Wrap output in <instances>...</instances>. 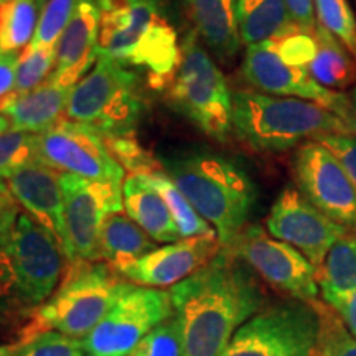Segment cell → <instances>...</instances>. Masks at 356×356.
<instances>
[{"label":"cell","mask_w":356,"mask_h":356,"mask_svg":"<svg viewBox=\"0 0 356 356\" xmlns=\"http://www.w3.org/2000/svg\"><path fill=\"white\" fill-rule=\"evenodd\" d=\"M42 8L38 0H8L0 3V50L24 51L37 32Z\"/></svg>","instance_id":"83f0119b"},{"label":"cell","mask_w":356,"mask_h":356,"mask_svg":"<svg viewBox=\"0 0 356 356\" xmlns=\"http://www.w3.org/2000/svg\"><path fill=\"white\" fill-rule=\"evenodd\" d=\"M186 17L204 47L229 63L241 48L236 0H184Z\"/></svg>","instance_id":"44dd1931"},{"label":"cell","mask_w":356,"mask_h":356,"mask_svg":"<svg viewBox=\"0 0 356 356\" xmlns=\"http://www.w3.org/2000/svg\"><path fill=\"white\" fill-rule=\"evenodd\" d=\"M19 51L0 50V101L7 97L15 89L17 65H19Z\"/></svg>","instance_id":"f35d334b"},{"label":"cell","mask_w":356,"mask_h":356,"mask_svg":"<svg viewBox=\"0 0 356 356\" xmlns=\"http://www.w3.org/2000/svg\"><path fill=\"white\" fill-rule=\"evenodd\" d=\"M15 356H86V350L83 340L60 332H44L20 343Z\"/></svg>","instance_id":"d590c367"},{"label":"cell","mask_w":356,"mask_h":356,"mask_svg":"<svg viewBox=\"0 0 356 356\" xmlns=\"http://www.w3.org/2000/svg\"><path fill=\"white\" fill-rule=\"evenodd\" d=\"M79 0H48L42 8V15L32 43L26 48L56 47L66 25L76 10Z\"/></svg>","instance_id":"4dcf8cb0"},{"label":"cell","mask_w":356,"mask_h":356,"mask_svg":"<svg viewBox=\"0 0 356 356\" xmlns=\"http://www.w3.org/2000/svg\"><path fill=\"white\" fill-rule=\"evenodd\" d=\"M142 114L139 79L127 66L99 55L91 71L73 88L65 119L92 127L102 137L136 134Z\"/></svg>","instance_id":"52a82bcc"},{"label":"cell","mask_w":356,"mask_h":356,"mask_svg":"<svg viewBox=\"0 0 356 356\" xmlns=\"http://www.w3.org/2000/svg\"><path fill=\"white\" fill-rule=\"evenodd\" d=\"M317 25L343 43L356 60V19L348 0H314Z\"/></svg>","instance_id":"f1b7e54d"},{"label":"cell","mask_w":356,"mask_h":356,"mask_svg":"<svg viewBox=\"0 0 356 356\" xmlns=\"http://www.w3.org/2000/svg\"><path fill=\"white\" fill-rule=\"evenodd\" d=\"M350 99H351V102H353V106L356 108V89L350 95Z\"/></svg>","instance_id":"7dc6e473"},{"label":"cell","mask_w":356,"mask_h":356,"mask_svg":"<svg viewBox=\"0 0 356 356\" xmlns=\"http://www.w3.org/2000/svg\"><path fill=\"white\" fill-rule=\"evenodd\" d=\"M332 309L340 315L341 322L345 323L350 335L356 338V291L346 297L345 300H341L340 304L332 307Z\"/></svg>","instance_id":"60d3db41"},{"label":"cell","mask_w":356,"mask_h":356,"mask_svg":"<svg viewBox=\"0 0 356 356\" xmlns=\"http://www.w3.org/2000/svg\"><path fill=\"white\" fill-rule=\"evenodd\" d=\"M142 181L152 186L157 191L163 202L167 203L170 210L173 221H175L178 231H180L181 239L195 238V236H207L216 234V231L207 220L200 216V213L191 207V203L181 193L180 188L175 185V181L167 175L162 168L149 173H136ZM218 236V234H216Z\"/></svg>","instance_id":"4316f807"},{"label":"cell","mask_w":356,"mask_h":356,"mask_svg":"<svg viewBox=\"0 0 356 356\" xmlns=\"http://www.w3.org/2000/svg\"><path fill=\"white\" fill-rule=\"evenodd\" d=\"M157 249V244L144 229L124 213L106 218L99 231V261L113 269L131 264Z\"/></svg>","instance_id":"603a6c76"},{"label":"cell","mask_w":356,"mask_h":356,"mask_svg":"<svg viewBox=\"0 0 356 356\" xmlns=\"http://www.w3.org/2000/svg\"><path fill=\"white\" fill-rule=\"evenodd\" d=\"M317 142L335 155L356 190V137L350 134H327Z\"/></svg>","instance_id":"8d00e7d4"},{"label":"cell","mask_w":356,"mask_h":356,"mask_svg":"<svg viewBox=\"0 0 356 356\" xmlns=\"http://www.w3.org/2000/svg\"><path fill=\"white\" fill-rule=\"evenodd\" d=\"M15 202L24 207L26 215L65 244V202L61 188V172L35 162L22 168L7 180Z\"/></svg>","instance_id":"d6986e66"},{"label":"cell","mask_w":356,"mask_h":356,"mask_svg":"<svg viewBox=\"0 0 356 356\" xmlns=\"http://www.w3.org/2000/svg\"><path fill=\"white\" fill-rule=\"evenodd\" d=\"M101 8L97 0H79L76 10L58 40L56 68L50 79L65 88H74L99 56Z\"/></svg>","instance_id":"ac0fdd59"},{"label":"cell","mask_w":356,"mask_h":356,"mask_svg":"<svg viewBox=\"0 0 356 356\" xmlns=\"http://www.w3.org/2000/svg\"><path fill=\"white\" fill-rule=\"evenodd\" d=\"M119 2H126V0H97L101 10H106V8H109L111 6H114V3H119Z\"/></svg>","instance_id":"f6af8a7d"},{"label":"cell","mask_w":356,"mask_h":356,"mask_svg":"<svg viewBox=\"0 0 356 356\" xmlns=\"http://www.w3.org/2000/svg\"><path fill=\"white\" fill-rule=\"evenodd\" d=\"M73 88L53 83L50 78L33 91L10 92L0 101V115L7 119L12 129L29 134L50 131L65 119L66 106Z\"/></svg>","instance_id":"ffe728a7"},{"label":"cell","mask_w":356,"mask_h":356,"mask_svg":"<svg viewBox=\"0 0 356 356\" xmlns=\"http://www.w3.org/2000/svg\"><path fill=\"white\" fill-rule=\"evenodd\" d=\"M124 211L145 231L154 241L177 243L181 236L167 203L137 175H127L122 181Z\"/></svg>","instance_id":"7402d4cb"},{"label":"cell","mask_w":356,"mask_h":356,"mask_svg":"<svg viewBox=\"0 0 356 356\" xmlns=\"http://www.w3.org/2000/svg\"><path fill=\"white\" fill-rule=\"evenodd\" d=\"M127 356H184V338L178 318L173 315L160 323Z\"/></svg>","instance_id":"836d02e7"},{"label":"cell","mask_w":356,"mask_h":356,"mask_svg":"<svg viewBox=\"0 0 356 356\" xmlns=\"http://www.w3.org/2000/svg\"><path fill=\"white\" fill-rule=\"evenodd\" d=\"M6 2H8V0H0V3H6Z\"/></svg>","instance_id":"681fc988"},{"label":"cell","mask_w":356,"mask_h":356,"mask_svg":"<svg viewBox=\"0 0 356 356\" xmlns=\"http://www.w3.org/2000/svg\"><path fill=\"white\" fill-rule=\"evenodd\" d=\"M264 43L270 50L277 53L280 60L292 66H299V68L309 70V65L317 53L315 33L305 32L302 29L293 30V32L282 35V37L267 40Z\"/></svg>","instance_id":"e575fe53"},{"label":"cell","mask_w":356,"mask_h":356,"mask_svg":"<svg viewBox=\"0 0 356 356\" xmlns=\"http://www.w3.org/2000/svg\"><path fill=\"white\" fill-rule=\"evenodd\" d=\"M241 74L244 81L264 95L280 97H296L317 102L338 115L351 99L343 92L323 88L312 78L307 68H299L282 61L277 53L267 44H249L244 53Z\"/></svg>","instance_id":"2e32d148"},{"label":"cell","mask_w":356,"mask_h":356,"mask_svg":"<svg viewBox=\"0 0 356 356\" xmlns=\"http://www.w3.org/2000/svg\"><path fill=\"white\" fill-rule=\"evenodd\" d=\"M168 102L204 136L228 142L233 134V92L198 35L190 32L180 44V61L167 83Z\"/></svg>","instance_id":"8992f818"},{"label":"cell","mask_w":356,"mask_h":356,"mask_svg":"<svg viewBox=\"0 0 356 356\" xmlns=\"http://www.w3.org/2000/svg\"><path fill=\"white\" fill-rule=\"evenodd\" d=\"M38 2H40V6H42V7H44V3H47V2H48V0H38Z\"/></svg>","instance_id":"c3c4849f"},{"label":"cell","mask_w":356,"mask_h":356,"mask_svg":"<svg viewBox=\"0 0 356 356\" xmlns=\"http://www.w3.org/2000/svg\"><path fill=\"white\" fill-rule=\"evenodd\" d=\"M19 216V203L12 197L8 186L0 181V252L10 243Z\"/></svg>","instance_id":"74e56055"},{"label":"cell","mask_w":356,"mask_h":356,"mask_svg":"<svg viewBox=\"0 0 356 356\" xmlns=\"http://www.w3.org/2000/svg\"><path fill=\"white\" fill-rule=\"evenodd\" d=\"M173 315L170 292L126 282L106 317L83 338L84 350L88 356H127Z\"/></svg>","instance_id":"30bf717a"},{"label":"cell","mask_w":356,"mask_h":356,"mask_svg":"<svg viewBox=\"0 0 356 356\" xmlns=\"http://www.w3.org/2000/svg\"><path fill=\"white\" fill-rule=\"evenodd\" d=\"M168 292L181 327L184 356H220L266 302L256 274L228 248Z\"/></svg>","instance_id":"6da1fadb"},{"label":"cell","mask_w":356,"mask_h":356,"mask_svg":"<svg viewBox=\"0 0 356 356\" xmlns=\"http://www.w3.org/2000/svg\"><path fill=\"white\" fill-rule=\"evenodd\" d=\"M65 251L50 231L20 213L7 248L0 252L6 284L22 305L40 307L55 292L65 270Z\"/></svg>","instance_id":"ba28073f"},{"label":"cell","mask_w":356,"mask_h":356,"mask_svg":"<svg viewBox=\"0 0 356 356\" xmlns=\"http://www.w3.org/2000/svg\"><path fill=\"white\" fill-rule=\"evenodd\" d=\"M216 234L184 238L118 269L127 282L144 287H173L198 273L221 251Z\"/></svg>","instance_id":"e0dca14e"},{"label":"cell","mask_w":356,"mask_h":356,"mask_svg":"<svg viewBox=\"0 0 356 356\" xmlns=\"http://www.w3.org/2000/svg\"><path fill=\"white\" fill-rule=\"evenodd\" d=\"M33 134L7 129L0 132V181L35 162Z\"/></svg>","instance_id":"1f68e13d"},{"label":"cell","mask_w":356,"mask_h":356,"mask_svg":"<svg viewBox=\"0 0 356 356\" xmlns=\"http://www.w3.org/2000/svg\"><path fill=\"white\" fill-rule=\"evenodd\" d=\"M7 129H10V124H8V121L3 115H0V132L7 131Z\"/></svg>","instance_id":"bcb514c9"},{"label":"cell","mask_w":356,"mask_h":356,"mask_svg":"<svg viewBox=\"0 0 356 356\" xmlns=\"http://www.w3.org/2000/svg\"><path fill=\"white\" fill-rule=\"evenodd\" d=\"M102 139H104L106 147H108V150L114 157L115 162H118L124 170H127L129 175L149 173L162 168L159 160L155 159L154 155H150L147 150L142 149L136 134L102 137Z\"/></svg>","instance_id":"d6a6232c"},{"label":"cell","mask_w":356,"mask_h":356,"mask_svg":"<svg viewBox=\"0 0 356 356\" xmlns=\"http://www.w3.org/2000/svg\"><path fill=\"white\" fill-rule=\"evenodd\" d=\"M289 8V13L305 32L315 33L317 29V19H315V7L314 0H284Z\"/></svg>","instance_id":"ab89813d"},{"label":"cell","mask_w":356,"mask_h":356,"mask_svg":"<svg viewBox=\"0 0 356 356\" xmlns=\"http://www.w3.org/2000/svg\"><path fill=\"white\" fill-rule=\"evenodd\" d=\"M20 345H0V356H15Z\"/></svg>","instance_id":"ee69618b"},{"label":"cell","mask_w":356,"mask_h":356,"mask_svg":"<svg viewBox=\"0 0 356 356\" xmlns=\"http://www.w3.org/2000/svg\"><path fill=\"white\" fill-rule=\"evenodd\" d=\"M292 173L297 190L317 210L356 233V190L327 147L317 140L300 145L292 159Z\"/></svg>","instance_id":"5bb4252c"},{"label":"cell","mask_w":356,"mask_h":356,"mask_svg":"<svg viewBox=\"0 0 356 356\" xmlns=\"http://www.w3.org/2000/svg\"><path fill=\"white\" fill-rule=\"evenodd\" d=\"M222 248H228L284 296L304 302L317 299L320 291L315 267L296 248L273 238L261 226L248 225L229 246Z\"/></svg>","instance_id":"7c38bea8"},{"label":"cell","mask_w":356,"mask_h":356,"mask_svg":"<svg viewBox=\"0 0 356 356\" xmlns=\"http://www.w3.org/2000/svg\"><path fill=\"white\" fill-rule=\"evenodd\" d=\"M157 160L191 207L215 228L221 246H229L248 226L257 200L248 172L234 160L203 147H170Z\"/></svg>","instance_id":"7a4b0ae2"},{"label":"cell","mask_w":356,"mask_h":356,"mask_svg":"<svg viewBox=\"0 0 356 356\" xmlns=\"http://www.w3.org/2000/svg\"><path fill=\"white\" fill-rule=\"evenodd\" d=\"M332 356H356V338L350 335Z\"/></svg>","instance_id":"7bdbcfd3"},{"label":"cell","mask_w":356,"mask_h":356,"mask_svg":"<svg viewBox=\"0 0 356 356\" xmlns=\"http://www.w3.org/2000/svg\"><path fill=\"white\" fill-rule=\"evenodd\" d=\"M239 33L244 44H257L300 29L284 0H236Z\"/></svg>","instance_id":"d4e9b609"},{"label":"cell","mask_w":356,"mask_h":356,"mask_svg":"<svg viewBox=\"0 0 356 356\" xmlns=\"http://www.w3.org/2000/svg\"><path fill=\"white\" fill-rule=\"evenodd\" d=\"M99 55L145 70L150 84L160 89L175 73L180 43L159 0H126L101 10Z\"/></svg>","instance_id":"277c9868"},{"label":"cell","mask_w":356,"mask_h":356,"mask_svg":"<svg viewBox=\"0 0 356 356\" xmlns=\"http://www.w3.org/2000/svg\"><path fill=\"white\" fill-rule=\"evenodd\" d=\"M315 277L323 302L330 307L356 291V233L348 231L333 244L315 269Z\"/></svg>","instance_id":"cb8c5ba5"},{"label":"cell","mask_w":356,"mask_h":356,"mask_svg":"<svg viewBox=\"0 0 356 356\" xmlns=\"http://www.w3.org/2000/svg\"><path fill=\"white\" fill-rule=\"evenodd\" d=\"M233 134L252 150L275 154L348 132L338 115L317 102L239 89L233 92Z\"/></svg>","instance_id":"3957f363"},{"label":"cell","mask_w":356,"mask_h":356,"mask_svg":"<svg viewBox=\"0 0 356 356\" xmlns=\"http://www.w3.org/2000/svg\"><path fill=\"white\" fill-rule=\"evenodd\" d=\"M338 118L343 121L346 132H348L350 136L356 137V108L353 106V102H350V104L338 114Z\"/></svg>","instance_id":"b9f144b4"},{"label":"cell","mask_w":356,"mask_h":356,"mask_svg":"<svg viewBox=\"0 0 356 356\" xmlns=\"http://www.w3.org/2000/svg\"><path fill=\"white\" fill-rule=\"evenodd\" d=\"M58 47L48 48H25L20 53L19 65H17L15 89L13 92L33 91L35 88L42 86L51 76L56 68Z\"/></svg>","instance_id":"f546056e"},{"label":"cell","mask_w":356,"mask_h":356,"mask_svg":"<svg viewBox=\"0 0 356 356\" xmlns=\"http://www.w3.org/2000/svg\"><path fill=\"white\" fill-rule=\"evenodd\" d=\"M266 228L273 238L302 252L315 269L322 264L333 244L348 233V229L317 210L293 186L280 191L266 220Z\"/></svg>","instance_id":"9a60e30c"},{"label":"cell","mask_w":356,"mask_h":356,"mask_svg":"<svg viewBox=\"0 0 356 356\" xmlns=\"http://www.w3.org/2000/svg\"><path fill=\"white\" fill-rule=\"evenodd\" d=\"M61 286L35 312L22 343L40 333L60 332L83 340L106 317L122 292L126 280L106 262H68Z\"/></svg>","instance_id":"5b68a950"},{"label":"cell","mask_w":356,"mask_h":356,"mask_svg":"<svg viewBox=\"0 0 356 356\" xmlns=\"http://www.w3.org/2000/svg\"><path fill=\"white\" fill-rule=\"evenodd\" d=\"M317 53L309 65L312 78L323 88L346 89L356 84V60L330 32L317 25Z\"/></svg>","instance_id":"484cf974"},{"label":"cell","mask_w":356,"mask_h":356,"mask_svg":"<svg viewBox=\"0 0 356 356\" xmlns=\"http://www.w3.org/2000/svg\"><path fill=\"white\" fill-rule=\"evenodd\" d=\"M320 317L312 302L267 305L234 333L220 356H315Z\"/></svg>","instance_id":"9c48e42d"},{"label":"cell","mask_w":356,"mask_h":356,"mask_svg":"<svg viewBox=\"0 0 356 356\" xmlns=\"http://www.w3.org/2000/svg\"><path fill=\"white\" fill-rule=\"evenodd\" d=\"M33 147L37 162L61 173L114 184L126 178L101 134L84 124L61 119L50 131L33 134Z\"/></svg>","instance_id":"4fadbf2b"},{"label":"cell","mask_w":356,"mask_h":356,"mask_svg":"<svg viewBox=\"0 0 356 356\" xmlns=\"http://www.w3.org/2000/svg\"><path fill=\"white\" fill-rule=\"evenodd\" d=\"M65 244L68 262L99 261V231L106 218L124 211L122 184L95 181L61 173Z\"/></svg>","instance_id":"8fae6325"}]
</instances>
